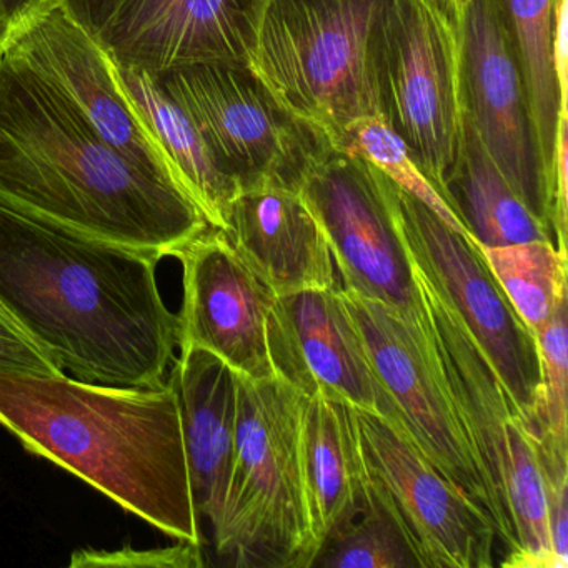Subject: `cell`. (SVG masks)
I'll return each mask as SVG.
<instances>
[{"label": "cell", "instance_id": "cell-1", "mask_svg": "<svg viewBox=\"0 0 568 568\" xmlns=\"http://www.w3.org/2000/svg\"><path fill=\"white\" fill-rule=\"evenodd\" d=\"M151 252L0 205V307L69 377L161 387L178 345Z\"/></svg>", "mask_w": 568, "mask_h": 568}, {"label": "cell", "instance_id": "cell-2", "mask_svg": "<svg viewBox=\"0 0 568 568\" xmlns=\"http://www.w3.org/2000/svg\"><path fill=\"white\" fill-rule=\"evenodd\" d=\"M0 205L161 258L211 227L178 184L132 164L2 55Z\"/></svg>", "mask_w": 568, "mask_h": 568}, {"label": "cell", "instance_id": "cell-3", "mask_svg": "<svg viewBox=\"0 0 568 568\" xmlns=\"http://www.w3.org/2000/svg\"><path fill=\"white\" fill-rule=\"evenodd\" d=\"M0 424L31 454L61 465L178 540L204 544L184 428L171 382L108 387L69 375L0 372Z\"/></svg>", "mask_w": 568, "mask_h": 568}, {"label": "cell", "instance_id": "cell-4", "mask_svg": "<svg viewBox=\"0 0 568 568\" xmlns=\"http://www.w3.org/2000/svg\"><path fill=\"white\" fill-rule=\"evenodd\" d=\"M304 405L305 395L275 375H239L234 464L214 534L225 565L311 568L318 545L302 468Z\"/></svg>", "mask_w": 568, "mask_h": 568}, {"label": "cell", "instance_id": "cell-5", "mask_svg": "<svg viewBox=\"0 0 568 568\" xmlns=\"http://www.w3.org/2000/svg\"><path fill=\"white\" fill-rule=\"evenodd\" d=\"M388 0H265L248 68L338 144L378 115L374 45Z\"/></svg>", "mask_w": 568, "mask_h": 568}, {"label": "cell", "instance_id": "cell-6", "mask_svg": "<svg viewBox=\"0 0 568 568\" xmlns=\"http://www.w3.org/2000/svg\"><path fill=\"white\" fill-rule=\"evenodd\" d=\"M361 334L372 371L384 392L385 418L397 424L418 450L471 498L490 521L505 558L517 550L507 510L495 497L448 392L430 341L414 314L341 288Z\"/></svg>", "mask_w": 568, "mask_h": 568}, {"label": "cell", "instance_id": "cell-7", "mask_svg": "<svg viewBox=\"0 0 568 568\" xmlns=\"http://www.w3.org/2000/svg\"><path fill=\"white\" fill-rule=\"evenodd\" d=\"M158 81L239 192L262 184L301 191L308 171L334 149L321 128L291 111L248 65H189Z\"/></svg>", "mask_w": 568, "mask_h": 568}, {"label": "cell", "instance_id": "cell-8", "mask_svg": "<svg viewBox=\"0 0 568 568\" xmlns=\"http://www.w3.org/2000/svg\"><path fill=\"white\" fill-rule=\"evenodd\" d=\"M378 118L444 197L462 135L457 39L422 0H388L374 45Z\"/></svg>", "mask_w": 568, "mask_h": 568}, {"label": "cell", "instance_id": "cell-9", "mask_svg": "<svg viewBox=\"0 0 568 568\" xmlns=\"http://www.w3.org/2000/svg\"><path fill=\"white\" fill-rule=\"evenodd\" d=\"M390 195L408 257L467 325L528 427L541 388L537 338L511 307L467 232L455 231L392 181Z\"/></svg>", "mask_w": 568, "mask_h": 568}, {"label": "cell", "instance_id": "cell-10", "mask_svg": "<svg viewBox=\"0 0 568 568\" xmlns=\"http://www.w3.org/2000/svg\"><path fill=\"white\" fill-rule=\"evenodd\" d=\"M372 497L404 531L422 568H490L497 537L484 511L394 422L358 410Z\"/></svg>", "mask_w": 568, "mask_h": 568}, {"label": "cell", "instance_id": "cell-11", "mask_svg": "<svg viewBox=\"0 0 568 568\" xmlns=\"http://www.w3.org/2000/svg\"><path fill=\"white\" fill-rule=\"evenodd\" d=\"M298 192L324 229L341 288L414 314V265L398 231L387 175L334 148L308 171Z\"/></svg>", "mask_w": 568, "mask_h": 568}, {"label": "cell", "instance_id": "cell-12", "mask_svg": "<svg viewBox=\"0 0 568 568\" xmlns=\"http://www.w3.org/2000/svg\"><path fill=\"white\" fill-rule=\"evenodd\" d=\"M462 118L524 204L567 252V227L535 144L524 82L497 0H471L457 41Z\"/></svg>", "mask_w": 568, "mask_h": 568}, {"label": "cell", "instance_id": "cell-13", "mask_svg": "<svg viewBox=\"0 0 568 568\" xmlns=\"http://www.w3.org/2000/svg\"><path fill=\"white\" fill-rule=\"evenodd\" d=\"M0 55L28 71L132 164L179 185L164 155L122 95L111 55L94 32L69 14L61 0H51L34 12Z\"/></svg>", "mask_w": 568, "mask_h": 568}, {"label": "cell", "instance_id": "cell-14", "mask_svg": "<svg viewBox=\"0 0 568 568\" xmlns=\"http://www.w3.org/2000/svg\"><path fill=\"white\" fill-rule=\"evenodd\" d=\"M178 257L184 268L179 347L211 352L244 377H272L267 315L274 292L242 261L224 232L212 225Z\"/></svg>", "mask_w": 568, "mask_h": 568}, {"label": "cell", "instance_id": "cell-15", "mask_svg": "<svg viewBox=\"0 0 568 568\" xmlns=\"http://www.w3.org/2000/svg\"><path fill=\"white\" fill-rule=\"evenodd\" d=\"M265 0H119L98 32L112 61L158 75L251 62Z\"/></svg>", "mask_w": 568, "mask_h": 568}, {"label": "cell", "instance_id": "cell-16", "mask_svg": "<svg viewBox=\"0 0 568 568\" xmlns=\"http://www.w3.org/2000/svg\"><path fill=\"white\" fill-rule=\"evenodd\" d=\"M275 377L305 397L344 402L385 417V397L341 288L275 295L267 315Z\"/></svg>", "mask_w": 568, "mask_h": 568}, {"label": "cell", "instance_id": "cell-17", "mask_svg": "<svg viewBox=\"0 0 568 568\" xmlns=\"http://www.w3.org/2000/svg\"><path fill=\"white\" fill-rule=\"evenodd\" d=\"M221 231L275 295L341 288L324 229L294 189L262 184L239 192Z\"/></svg>", "mask_w": 568, "mask_h": 568}, {"label": "cell", "instance_id": "cell-18", "mask_svg": "<svg viewBox=\"0 0 568 568\" xmlns=\"http://www.w3.org/2000/svg\"><path fill=\"white\" fill-rule=\"evenodd\" d=\"M169 382L181 407L195 511L215 534L234 464L239 375L211 352L185 347Z\"/></svg>", "mask_w": 568, "mask_h": 568}, {"label": "cell", "instance_id": "cell-19", "mask_svg": "<svg viewBox=\"0 0 568 568\" xmlns=\"http://www.w3.org/2000/svg\"><path fill=\"white\" fill-rule=\"evenodd\" d=\"M301 452L308 515L321 548L371 505L355 407L322 395L305 397Z\"/></svg>", "mask_w": 568, "mask_h": 568}, {"label": "cell", "instance_id": "cell-20", "mask_svg": "<svg viewBox=\"0 0 568 568\" xmlns=\"http://www.w3.org/2000/svg\"><path fill=\"white\" fill-rule=\"evenodd\" d=\"M112 71L122 95L164 155L175 181L212 227H224L225 215L239 189L221 171L194 122L154 75L114 61Z\"/></svg>", "mask_w": 568, "mask_h": 568}, {"label": "cell", "instance_id": "cell-21", "mask_svg": "<svg viewBox=\"0 0 568 568\" xmlns=\"http://www.w3.org/2000/svg\"><path fill=\"white\" fill-rule=\"evenodd\" d=\"M444 201L481 247L530 241L557 245L550 229L518 197L464 118L460 148L445 181Z\"/></svg>", "mask_w": 568, "mask_h": 568}, {"label": "cell", "instance_id": "cell-22", "mask_svg": "<svg viewBox=\"0 0 568 568\" xmlns=\"http://www.w3.org/2000/svg\"><path fill=\"white\" fill-rule=\"evenodd\" d=\"M557 2L558 0H497L498 12L524 82L535 144L545 174L554 185L555 195L558 128L561 121H568L561 115L560 94L554 71Z\"/></svg>", "mask_w": 568, "mask_h": 568}, {"label": "cell", "instance_id": "cell-23", "mask_svg": "<svg viewBox=\"0 0 568 568\" xmlns=\"http://www.w3.org/2000/svg\"><path fill=\"white\" fill-rule=\"evenodd\" d=\"M478 247L518 317L537 335L567 302V252L550 241Z\"/></svg>", "mask_w": 568, "mask_h": 568}, {"label": "cell", "instance_id": "cell-24", "mask_svg": "<svg viewBox=\"0 0 568 568\" xmlns=\"http://www.w3.org/2000/svg\"><path fill=\"white\" fill-rule=\"evenodd\" d=\"M567 302L535 335L540 354L541 388L534 418L527 427L537 442L545 480L555 481L568 478Z\"/></svg>", "mask_w": 568, "mask_h": 568}, {"label": "cell", "instance_id": "cell-25", "mask_svg": "<svg viewBox=\"0 0 568 568\" xmlns=\"http://www.w3.org/2000/svg\"><path fill=\"white\" fill-rule=\"evenodd\" d=\"M311 568H422L404 531L384 505H371L347 527L325 538Z\"/></svg>", "mask_w": 568, "mask_h": 568}, {"label": "cell", "instance_id": "cell-26", "mask_svg": "<svg viewBox=\"0 0 568 568\" xmlns=\"http://www.w3.org/2000/svg\"><path fill=\"white\" fill-rule=\"evenodd\" d=\"M335 148L365 159L398 189L427 205L455 231L465 232L457 215L415 164L407 145L378 115L355 122Z\"/></svg>", "mask_w": 568, "mask_h": 568}, {"label": "cell", "instance_id": "cell-27", "mask_svg": "<svg viewBox=\"0 0 568 568\" xmlns=\"http://www.w3.org/2000/svg\"><path fill=\"white\" fill-rule=\"evenodd\" d=\"M71 567H154V568H201L205 567L202 545L179 540L171 547L134 550H81L71 558Z\"/></svg>", "mask_w": 568, "mask_h": 568}, {"label": "cell", "instance_id": "cell-28", "mask_svg": "<svg viewBox=\"0 0 568 568\" xmlns=\"http://www.w3.org/2000/svg\"><path fill=\"white\" fill-rule=\"evenodd\" d=\"M0 372L65 375L54 361L0 307Z\"/></svg>", "mask_w": 568, "mask_h": 568}, {"label": "cell", "instance_id": "cell-29", "mask_svg": "<svg viewBox=\"0 0 568 568\" xmlns=\"http://www.w3.org/2000/svg\"><path fill=\"white\" fill-rule=\"evenodd\" d=\"M547 481L548 535L557 568L568 567V478Z\"/></svg>", "mask_w": 568, "mask_h": 568}, {"label": "cell", "instance_id": "cell-30", "mask_svg": "<svg viewBox=\"0 0 568 568\" xmlns=\"http://www.w3.org/2000/svg\"><path fill=\"white\" fill-rule=\"evenodd\" d=\"M568 0H558L554 32V71L560 94L561 115L568 119Z\"/></svg>", "mask_w": 568, "mask_h": 568}, {"label": "cell", "instance_id": "cell-31", "mask_svg": "<svg viewBox=\"0 0 568 568\" xmlns=\"http://www.w3.org/2000/svg\"><path fill=\"white\" fill-rule=\"evenodd\" d=\"M51 0H0V54L21 26Z\"/></svg>", "mask_w": 568, "mask_h": 568}, {"label": "cell", "instance_id": "cell-32", "mask_svg": "<svg viewBox=\"0 0 568 568\" xmlns=\"http://www.w3.org/2000/svg\"><path fill=\"white\" fill-rule=\"evenodd\" d=\"M118 2L119 0H61V4L68 9L69 14L95 36L101 31Z\"/></svg>", "mask_w": 568, "mask_h": 568}, {"label": "cell", "instance_id": "cell-33", "mask_svg": "<svg viewBox=\"0 0 568 568\" xmlns=\"http://www.w3.org/2000/svg\"><path fill=\"white\" fill-rule=\"evenodd\" d=\"M435 16L438 21L452 32L458 41L462 24H464L465 14L470 8L471 0H422Z\"/></svg>", "mask_w": 568, "mask_h": 568}]
</instances>
